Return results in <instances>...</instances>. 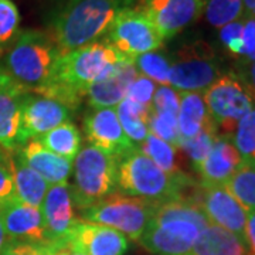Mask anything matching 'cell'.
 <instances>
[{
	"label": "cell",
	"mask_w": 255,
	"mask_h": 255,
	"mask_svg": "<svg viewBox=\"0 0 255 255\" xmlns=\"http://www.w3.org/2000/svg\"><path fill=\"white\" fill-rule=\"evenodd\" d=\"M244 21L237 20L220 30V41L228 53L234 57L243 58L244 54V41H243Z\"/></svg>",
	"instance_id": "34"
},
{
	"label": "cell",
	"mask_w": 255,
	"mask_h": 255,
	"mask_svg": "<svg viewBox=\"0 0 255 255\" xmlns=\"http://www.w3.org/2000/svg\"><path fill=\"white\" fill-rule=\"evenodd\" d=\"M139 150L145 153L152 162L157 164L162 170L170 174H182V169L179 166V160L176 157V147L169 145L162 139L149 133L146 139L140 143Z\"/></svg>",
	"instance_id": "26"
},
{
	"label": "cell",
	"mask_w": 255,
	"mask_h": 255,
	"mask_svg": "<svg viewBox=\"0 0 255 255\" xmlns=\"http://www.w3.org/2000/svg\"><path fill=\"white\" fill-rule=\"evenodd\" d=\"M189 255H251L246 241L210 223L197 237Z\"/></svg>",
	"instance_id": "22"
},
{
	"label": "cell",
	"mask_w": 255,
	"mask_h": 255,
	"mask_svg": "<svg viewBox=\"0 0 255 255\" xmlns=\"http://www.w3.org/2000/svg\"><path fill=\"white\" fill-rule=\"evenodd\" d=\"M199 203L211 224L224 228L246 241L248 211L236 200L226 186L201 187Z\"/></svg>",
	"instance_id": "15"
},
{
	"label": "cell",
	"mask_w": 255,
	"mask_h": 255,
	"mask_svg": "<svg viewBox=\"0 0 255 255\" xmlns=\"http://www.w3.org/2000/svg\"><path fill=\"white\" fill-rule=\"evenodd\" d=\"M27 90L16 82L0 91V147L7 153L18 147V133L21 127V100Z\"/></svg>",
	"instance_id": "20"
},
{
	"label": "cell",
	"mask_w": 255,
	"mask_h": 255,
	"mask_svg": "<svg viewBox=\"0 0 255 255\" xmlns=\"http://www.w3.org/2000/svg\"><path fill=\"white\" fill-rule=\"evenodd\" d=\"M217 135H219V130L216 125H210L209 128L203 129L199 135L180 142V149H183L186 155L189 156L191 164L196 170L210 153Z\"/></svg>",
	"instance_id": "29"
},
{
	"label": "cell",
	"mask_w": 255,
	"mask_h": 255,
	"mask_svg": "<svg viewBox=\"0 0 255 255\" xmlns=\"http://www.w3.org/2000/svg\"><path fill=\"white\" fill-rule=\"evenodd\" d=\"M136 0H60L50 17L47 33L60 55L94 43L119 11Z\"/></svg>",
	"instance_id": "2"
},
{
	"label": "cell",
	"mask_w": 255,
	"mask_h": 255,
	"mask_svg": "<svg viewBox=\"0 0 255 255\" xmlns=\"http://www.w3.org/2000/svg\"><path fill=\"white\" fill-rule=\"evenodd\" d=\"M7 244V237L4 234V230H3V226H1V221H0V254L3 251L4 246Z\"/></svg>",
	"instance_id": "46"
},
{
	"label": "cell",
	"mask_w": 255,
	"mask_h": 255,
	"mask_svg": "<svg viewBox=\"0 0 255 255\" xmlns=\"http://www.w3.org/2000/svg\"><path fill=\"white\" fill-rule=\"evenodd\" d=\"M67 244L85 255H125L129 248L122 233L84 220L75 224Z\"/></svg>",
	"instance_id": "16"
},
{
	"label": "cell",
	"mask_w": 255,
	"mask_h": 255,
	"mask_svg": "<svg viewBox=\"0 0 255 255\" xmlns=\"http://www.w3.org/2000/svg\"><path fill=\"white\" fill-rule=\"evenodd\" d=\"M156 92L155 82L149 78H146L145 75H137L136 78L132 81V84L128 87L127 91V100L136 102L140 105L146 107H153V97Z\"/></svg>",
	"instance_id": "35"
},
{
	"label": "cell",
	"mask_w": 255,
	"mask_h": 255,
	"mask_svg": "<svg viewBox=\"0 0 255 255\" xmlns=\"http://www.w3.org/2000/svg\"><path fill=\"white\" fill-rule=\"evenodd\" d=\"M224 186L247 211H255V160H243Z\"/></svg>",
	"instance_id": "25"
},
{
	"label": "cell",
	"mask_w": 255,
	"mask_h": 255,
	"mask_svg": "<svg viewBox=\"0 0 255 255\" xmlns=\"http://www.w3.org/2000/svg\"><path fill=\"white\" fill-rule=\"evenodd\" d=\"M107 41L121 55L135 60L160 48L164 40L142 11L127 7L112 20L107 30Z\"/></svg>",
	"instance_id": "10"
},
{
	"label": "cell",
	"mask_w": 255,
	"mask_h": 255,
	"mask_svg": "<svg viewBox=\"0 0 255 255\" xmlns=\"http://www.w3.org/2000/svg\"><path fill=\"white\" fill-rule=\"evenodd\" d=\"M0 255H44L40 246H31L26 243L7 241Z\"/></svg>",
	"instance_id": "38"
},
{
	"label": "cell",
	"mask_w": 255,
	"mask_h": 255,
	"mask_svg": "<svg viewBox=\"0 0 255 255\" xmlns=\"http://www.w3.org/2000/svg\"><path fill=\"white\" fill-rule=\"evenodd\" d=\"M122 58L125 57L108 43L94 41L67 54L58 55L48 82L30 92L53 98L73 111L77 110L82 98L87 97L91 84L100 80Z\"/></svg>",
	"instance_id": "1"
},
{
	"label": "cell",
	"mask_w": 255,
	"mask_h": 255,
	"mask_svg": "<svg viewBox=\"0 0 255 255\" xmlns=\"http://www.w3.org/2000/svg\"><path fill=\"white\" fill-rule=\"evenodd\" d=\"M236 74L240 77V80L244 82V85L250 91L255 102V61H251V63H243L241 61Z\"/></svg>",
	"instance_id": "39"
},
{
	"label": "cell",
	"mask_w": 255,
	"mask_h": 255,
	"mask_svg": "<svg viewBox=\"0 0 255 255\" xmlns=\"http://www.w3.org/2000/svg\"><path fill=\"white\" fill-rule=\"evenodd\" d=\"M155 201L111 193L81 211L84 221L114 228L127 238L139 241L155 211Z\"/></svg>",
	"instance_id": "7"
},
{
	"label": "cell",
	"mask_w": 255,
	"mask_h": 255,
	"mask_svg": "<svg viewBox=\"0 0 255 255\" xmlns=\"http://www.w3.org/2000/svg\"><path fill=\"white\" fill-rule=\"evenodd\" d=\"M243 17H255V0H243Z\"/></svg>",
	"instance_id": "43"
},
{
	"label": "cell",
	"mask_w": 255,
	"mask_h": 255,
	"mask_svg": "<svg viewBox=\"0 0 255 255\" xmlns=\"http://www.w3.org/2000/svg\"><path fill=\"white\" fill-rule=\"evenodd\" d=\"M47 244H67L80 219L74 214L71 190L67 183L51 184L41 204Z\"/></svg>",
	"instance_id": "14"
},
{
	"label": "cell",
	"mask_w": 255,
	"mask_h": 255,
	"mask_svg": "<svg viewBox=\"0 0 255 255\" xmlns=\"http://www.w3.org/2000/svg\"><path fill=\"white\" fill-rule=\"evenodd\" d=\"M73 114L58 101L27 91L21 100V127L18 133V146L30 139H37L46 135L51 129L67 122Z\"/></svg>",
	"instance_id": "11"
},
{
	"label": "cell",
	"mask_w": 255,
	"mask_h": 255,
	"mask_svg": "<svg viewBox=\"0 0 255 255\" xmlns=\"http://www.w3.org/2000/svg\"><path fill=\"white\" fill-rule=\"evenodd\" d=\"M40 247L44 255H85L75 251L73 247H70L68 244H46V246Z\"/></svg>",
	"instance_id": "41"
},
{
	"label": "cell",
	"mask_w": 255,
	"mask_h": 255,
	"mask_svg": "<svg viewBox=\"0 0 255 255\" xmlns=\"http://www.w3.org/2000/svg\"><path fill=\"white\" fill-rule=\"evenodd\" d=\"M243 162L231 135H217L204 162L197 167L201 187L224 186Z\"/></svg>",
	"instance_id": "18"
},
{
	"label": "cell",
	"mask_w": 255,
	"mask_h": 255,
	"mask_svg": "<svg viewBox=\"0 0 255 255\" xmlns=\"http://www.w3.org/2000/svg\"><path fill=\"white\" fill-rule=\"evenodd\" d=\"M119 160L87 146L74 159V180L71 186L73 203L78 210H87L111 193L117 186Z\"/></svg>",
	"instance_id": "6"
},
{
	"label": "cell",
	"mask_w": 255,
	"mask_h": 255,
	"mask_svg": "<svg viewBox=\"0 0 255 255\" xmlns=\"http://www.w3.org/2000/svg\"><path fill=\"white\" fill-rule=\"evenodd\" d=\"M203 97L220 135L233 136L240 121L255 107L251 94L236 73L223 74L204 91Z\"/></svg>",
	"instance_id": "8"
},
{
	"label": "cell",
	"mask_w": 255,
	"mask_h": 255,
	"mask_svg": "<svg viewBox=\"0 0 255 255\" xmlns=\"http://www.w3.org/2000/svg\"><path fill=\"white\" fill-rule=\"evenodd\" d=\"M13 84H14V81H13L9 75L0 68V91H3V90L9 88V87H11Z\"/></svg>",
	"instance_id": "44"
},
{
	"label": "cell",
	"mask_w": 255,
	"mask_h": 255,
	"mask_svg": "<svg viewBox=\"0 0 255 255\" xmlns=\"http://www.w3.org/2000/svg\"><path fill=\"white\" fill-rule=\"evenodd\" d=\"M221 75V64L213 48L204 41H194L174 54L169 84L177 91L204 92Z\"/></svg>",
	"instance_id": "9"
},
{
	"label": "cell",
	"mask_w": 255,
	"mask_h": 255,
	"mask_svg": "<svg viewBox=\"0 0 255 255\" xmlns=\"http://www.w3.org/2000/svg\"><path fill=\"white\" fill-rule=\"evenodd\" d=\"M10 155H11V153H7L3 147H0V164H4V166L9 167Z\"/></svg>",
	"instance_id": "45"
},
{
	"label": "cell",
	"mask_w": 255,
	"mask_h": 255,
	"mask_svg": "<svg viewBox=\"0 0 255 255\" xmlns=\"http://www.w3.org/2000/svg\"><path fill=\"white\" fill-rule=\"evenodd\" d=\"M209 224L197 197L160 201L156 203L153 216L139 243L156 255H189Z\"/></svg>",
	"instance_id": "3"
},
{
	"label": "cell",
	"mask_w": 255,
	"mask_h": 255,
	"mask_svg": "<svg viewBox=\"0 0 255 255\" xmlns=\"http://www.w3.org/2000/svg\"><path fill=\"white\" fill-rule=\"evenodd\" d=\"M180 108L177 115V125L180 139L186 140L199 135L203 129L214 125L201 92L179 91Z\"/></svg>",
	"instance_id": "23"
},
{
	"label": "cell",
	"mask_w": 255,
	"mask_h": 255,
	"mask_svg": "<svg viewBox=\"0 0 255 255\" xmlns=\"http://www.w3.org/2000/svg\"><path fill=\"white\" fill-rule=\"evenodd\" d=\"M40 143L47 150L71 162L81 149V133L75 124L67 121L40 137Z\"/></svg>",
	"instance_id": "24"
},
{
	"label": "cell",
	"mask_w": 255,
	"mask_h": 255,
	"mask_svg": "<svg viewBox=\"0 0 255 255\" xmlns=\"http://www.w3.org/2000/svg\"><path fill=\"white\" fill-rule=\"evenodd\" d=\"M20 13L11 0H0V58L9 51L20 33Z\"/></svg>",
	"instance_id": "27"
},
{
	"label": "cell",
	"mask_w": 255,
	"mask_h": 255,
	"mask_svg": "<svg viewBox=\"0 0 255 255\" xmlns=\"http://www.w3.org/2000/svg\"><path fill=\"white\" fill-rule=\"evenodd\" d=\"M150 133L167 142L173 147H180V133L177 125V115L170 112H153L149 121Z\"/></svg>",
	"instance_id": "32"
},
{
	"label": "cell",
	"mask_w": 255,
	"mask_h": 255,
	"mask_svg": "<svg viewBox=\"0 0 255 255\" xmlns=\"http://www.w3.org/2000/svg\"><path fill=\"white\" fill-rule=\"evenodd\" d=\"M137 77L135 60L122 58L112 65L100 80L91 84L87 91L88 104L92 110L114 108L127 97L128 87Z\"/></svg>",
	"instance_id": "17"
},
{
	"label": "cell",
	"mask_w": 255,
	"mask_h": 255,
	"mask_svg": "<svg viewBox=\"0 0 255 255\" xmlns=\"http://www.w3.org/2000/svg\"><path fill=\"white\" fill-rule=\"evenodd\" d=\"M16 150L23 162L40 174L47 183H67L73 172V164L70 160L47 150L38 139H30L26 143L18 146Z\"/></svg>",
	"instance_id": "19"
},
{
	"label": "cell",
	"mask_w": 255,
	"mask_h": 255,
	"mask_svg": "<svg viewBox=\"0 0 255 255\" xmlns=\"http://www.w3.org/2000/svg\"><path fill=\"white\" fill-rule=\"evenodd\" d=\"M243 41H244V54L241 61L243 63L255 61V17L246 18L244 30H243Z\"/></svg>",
	"instance_id": "37"
},
{
	"label": "cell",
	"mask_w": 255,
	"mask_h": 255,
	"mask_svg": "<svg viewBox=\"0 0 255 255\" xmlns=\"http://www.w3.org/2000/svg\"><path fill=\"white\" fill-rule=\"evenodd\" d=\"M117 186L128 196L160 203L187 197L184 193L189 187H194L196 182L186 173H166L135 147L119 160Z\"/></svg>",
	"instance_id": "4"
},
{
	"label": "cell",
	"mask_w": 255,
	"mask_h": 255,
	"mask_svg": "<svg viewBox=\"0 0 255 255\" xmlns=\"http://www.w3.org/2000/svg\"><path fill=\"white\" fill-rule=\"evenodd\" d=\"M84 130L91 146L118 160L136 147L124 132L114 108L90 111L84 118Z\"/></svg>",
	"instance_id": "13"
},
{
	"label": "cell",
	"mask_w": 255,
	"mask_h": 255,
	"mask_svg": "<svg viewBox=\"0 0 255 255\" xmlns=\"http://www.w3.org/2000/svg\"><path fill=\"white\" fill-rule=\"evenodd\" d=\"M0 221L9 241L46 246V230L41 209L26 204L13 194L0 200Z\"/></svg>",
	"instance_id": "12"
},
{
	"label": "cell",
	"mask_w": 255,
	"mask_h": 255,
	"mask_svg": "<svg viewBox=\"0 0 255 255\" xmlns=\"http://www.w3.org/2000/svg\"><path fill=\"white\" fill-rule=\"evenodd\" d=\"M9 172L13 179L14 196L23 203L40 209L48 190V184L40 174L23 162L17 150L10 155Z\"/></svg>",
	"instance_id": "21"
},
{
	"label": "cell",
	"mask_w": 255,
	"mask_h": 255,
	"mask_svg": "<svg viewBox=\"0 0 255 255\" xmlns=\"http://www.w3.org/2000/svg\"><path fill=\"white\" fill-rule=\"evenodd\" d=\"M233 142L243 160H255V107L240 121Z\"/></svg>",
	"instance_id": "31"
},
{
	"label": "cell",
	"mask_w": 255,
	"mask_h": 255,
	"mask_svg": "<svg viewBox=\"0 0 255 255\" xmlns=\"http://www.w3.org/2000/svg\"><path fill=\"white\" fill-rule=\"evenodd\" d=\"M206 18L213 27L221 28L243 17V0H207Z\"/></svg>",
	"instance_id": "28"
},
{
	"label": "cell",
	"mask_w": 255,
	"mask_h": 255,
	"mask_svg": "<svg viewBox=\"0 0 255 255\" xmlns=\"http://www.w3.org/2000/svg\"><path fill=\"white\" fill-rule=\"evenodd\" d=\"M152 105H153V112H170L179 115L180 94L169 85H160L159 88H156Z\"/></svg>",
	"instance_id": "36"
},
{
	"label": "cell",
	"mask_w": 255,
	"mask_h": 255,
	"mask_svg": "<svg viewBox=\"0 0 255 255\" xmlns=\"http://www.w3.org/2000/svg\"><path fill=\"white\" fill-rule=\"evenodd\" d=\"M246 241L250 254L255 255V211H248L246 228Z\"/></svg>",
	"instance_id": "42"
},
{
	"label": "cell",
	"mask_w": 255,
	"mask_h": 255,
	"mask_svg": "<svg viewBox=\"0 0 255 255\" xmlns=\"http://www.w3.org/2000/svg\"><path fill=\"white\" fill-rule=\"evenodd\" d=\"M58 55L47 33L20 31L14 44L3 55L1 70L21 88L34 91L48 82Z\"/></svg>",
	"instance_id": "5"
},
{
	"label": "cell",
	"mask_w": 255,
	"mask_h": 255,
	"mask_svg": "<svg viewBox=\"0 0 255 255\" xmlns=\"http://www.w3.org/2000/svg\"><path fill=\"white\" fill-rule=\"evenodd\" d=\"M136 70L142 75L152 81L159 82L160 85L169 84V71H170V61L169 58L159 51H150L146 54L139 55L135 58Z\"/></svg>",
	"instance_id": "30"
},
{
	"label": "cell",
	"mask_w": 255,
	"mask_h": 255,
	"mask_svg": "<svg viewBox=\"0 0 255 255\" xmlns=\"http://www.w3.org/2000/svg\"><path fill=\"white\" fill-rule=\"evenodd\" d=\"M117 115H118L121 127L124 129V132L127 133V136L132 140V142H137L142 143L149 135V127L143 119H140L136 115V112L132 110L130 104L127 98L118 105L117 110Z\"/></svg>",
	"instance_id": "33"
},
{
	"label": "cell",
	"mask_w": 255,
	"mask_h": 255,
	"mask_svg": "<svg viewBox=\"0 0 255 255\" xmlns=\"http://www.w3.org/2000/svg\"><path fill=\"white\" fill-rule=\"evenodd\" d=\"M14 194L13 179L9 172V167L0 164V200H4Z\"/></svg>",
	"instance_id": "40"
}]
</instances>
